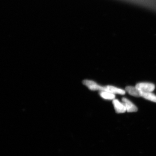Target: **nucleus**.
<instances>
[{
  "mask_svg": "<svg viewBox=\"0 0 156 156\" xmlns=\"http://www.w3.org/2000/svg\"><path fill=\"white\" fill-rule=\"evenodd\" d=\"M126 90L129 94L136 97H141V92L136 87L128 86L126 87Z\"/></svg>",
  "mask_w": 156,
  "mask_h": 156,
  "instance_id": "obj_5",
  "label": "nucleus"
},
{
  "mask_svg": "<svg viewBox=\"0 0 156 156\" xmlns=\"http://www.w3.org/2000/svg\"><path fill=\"white\" fill-rule=\"evenodd\" d=\"M122 102L126 107V112H136L138 111V108L131 101L129 100L126 98L122 99Z\"/></svg>",
  "mask_w": 156,
  "mask_h": 156,
  "instance_id": "obj_3",
  "label": "nucleus"
},
{
  "mask_svg": "<svg viewBox=\"0 0 156 156\" xmlns=\"http://www.w3.org/2000/svg\"><path fill=\"white\" fill-rule=\"evenodd\" d=\"M136 87L142 92H152L155 89V85L153 83H138Z\"/></svg>",
  "mask_w": 156,
  "mask_h": 156,
  "instance_id": "obj_2",
  "label": "nucleus"
},
{
  "mask_svg": "<svg viewBox=\"0 0 156 156\" xmlns=\"http://www.w3.org/2000/svg\"><path fill=\"white\" fill-rule=\"evenodd\" d=\"M112 103L114 105L115 110L117 113L122 114L126 112V107L123 103L120 102L118 99H114L113 100Z\"/></svg>",
  "mask_w": 156,
  "mask_h": 156,
  "instance_id": "obj_4",
  "label": "nucleus"
},
{
  "mask_svg": "<svg viewBox=\"0 0 156 156\" xmlns=\"http://www.w3.org/2000/svg\"><path fill=\"white\" fill-rule=\"evenodd\" d=\"M99 94L102 98L107 100H114L115 98V94L108 91H100Z\"/></svg>",
  "mask_w": 156,
  "mask_h": 156,
  "instance_id": "obj_7",
  "label": "nucleus"
},
{
  "mask_svg": "<svg viewBox=\"0 0 156 156\" xmlns=\"http://www.w3.org/2000/svg\"><path fill=\"white\" fill-rule=\"evenodd\" d=\"M107 91L114 94H119L124 95L126 94V91L124 90L119 88L113 86L108 85L106 86Z\"/></svg>",
  "mask_w": 156,
  "mask_h": 156,
  "instance_id": "obj_6",
  "label": "nucleus"
},
{
  "mask_svg": "<svg viewBox=\"0 0 156 156\" xmlns=\"http://www.w3.org/2000/svg\"><path fill=\"white\" fill-rule=\"evenodd\" d=\"M141 97L147 100L156 103V95L152 92H142Z\"/></svg>",
  "mask_w": 156,
  "mask_h": 156,
  "instance_id": "obj_8",
  "label": "nucleus"
},
{
  "mask_svg": "<svg viewBox=\"0 0 156 156\" xmlns=\"http://www.w3.org/2000/svg\"><path fill=\"white\" fill-rule=\"evenodd\" d=\"M84 85L86 86L91 90H100V91H107V89L106 87H103L99 85L95 82L90 80H84L83 81Z\"/></svg>",
  "mask_w": 156,
  "mask_h": 156,
  "instance_id": "obj_1",
  "label": "nucleus"
}]
</instances>
